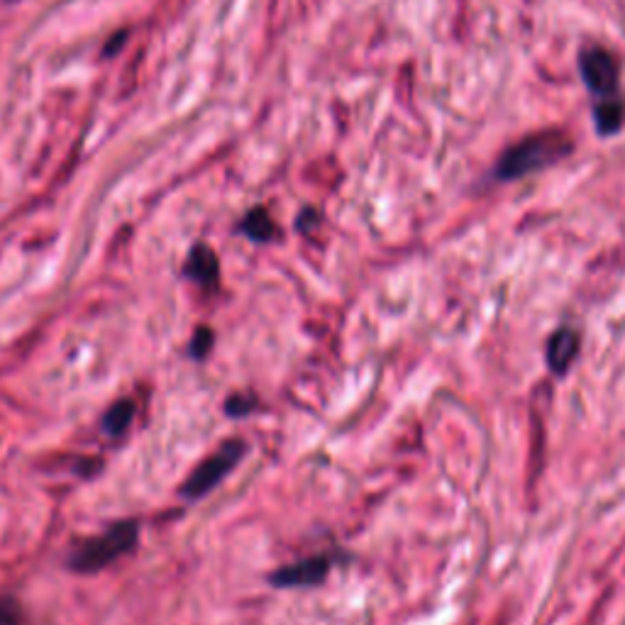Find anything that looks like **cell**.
<instances>
[{"mask_svg": "<svg viewBox=\"0 0 625 625\" xmlns=\"http://www.w3.org/2000/svg\"><path fill=\"white\" fill-rule=\"evenodd\" d=\"M579 71L591 96V113L599 135H616L625 123V96L621 91V62L611 49L586 44L579 52Z\"/></svg>", "mask_w": 625, "mask_h": 625, "instance_id": "1", "label": "cell"}, {"mask_svg": "<svg viewBox=\"0 0 625 625\" xmlns=\"http://www.w3.org/2000/svg\"><path fill=\"white\" fill-rule=\"evenodd\" d=\"M572 147V137L562 130H545L525 137L501 154L499 164H496V179L516 181L552 167V164L562 162L572 152Z\"/></svg>", "mask_w": 625, "mask_h": 625, "instance_id": "2", "label": "cell"}, {"mask_svg": "<svg viewBox=\"0 0 625 625\" xmlns=\"http://www.w3.org/2000/svg\"><path fill=\"white\" fill-rule=\"evenodd\" d=\"M140 540V528L135 521H118L103 530L96 538L86 540L74 555L69 557L71 572L76 574H96L101 569L110 567L120 557L130 555Z\"/></svg>", "mask_w": 625, "mask_h": 625, "instance_id": "3", "label": "cell"}, {"mask_svg": "<svg viewBox=\"0 0 625 625\" xmlns=\"http://www.w3.org/2000/svg\"><path fill=\"white\" fill-rule=\"evenodd\" d=\"M247 445L242 440H228L223 447H218V452H213L208 459H203L196 469L191 472V477L186 479V484L181 486V496L188 501H198L203 496L210 494L215 486L220 484L232 469L240 464V459L245 457Z\"/></svg>", "mask_w": 625, "mask_h": 625, "instance_id": "4", "label": "cell"}, {"mask_svg": "<svg viewBox=\"0 0 625 625\" xmlns=\"http://www.w3.org/2000/svg\"><path fill=\"white\" fill-rule=\"evenodd\" d=\"M330 567H333V560L328 555H315L308 557V560L286 564V567L276 569L269 577V582L279 589H293V586H315L320 582H325L328 577Z\"/></svg>", "mask_w": 625, "mask_h": 625, "instance_id": "5", "label": "cell"}, {"mask_svg": "<svg viewBox=\"0 0 625 625\" xmlns=\"http://www.w3.org/2000/svg\"><path fill=\"white\" fill-rule=\"evenodd\" d=\"M184 274L191 281H196V284L206 286V289H213L220 279L218 257H215V252L210 250V247L196 245L191 250V254H188Z\"/></svg>", "mask_w": 625, "mask_h": 625, "instance_id": "6", "label": "cell"}, {"mask_svg": "<svg viewBox=\"0 0 625 625\" xmlns=\"http://www.w3.org/2000/svg\"><path fill=\"white\" fill-rule=\"evenodd\" d=\"M577 350H579L577 335L567 328L557 330V333L550 337V342H547V362H550L552 372L557 374L567 372V367L572 364Z\"/></svg>", "mask_w": 625, "mask_h": 625, "instance_id": "7", "label": "cell"}, {"mask_svg": "<svg viewBox=\"0 0 625 625\" xmlns=\"http://www.w3.org/2000/svg\"><path fill=\"white\" fill-rule=\"evenodd\" d=\"M137 406L132 398H120L113 406L108 408V413L103 416V430L110 438H120L127 428H130L132 418H135Z\"/></svg>", "mask_w": 625, "mask_h": 625, "instance_id": "8", "label": "cell"}, {"mask_svg": "<svg viewBox=\"0 0 625 625\" xmlns=\"http://www.w3.org/2000/svg\"><path fill=\"white\" fill-rule=\"evenodd\" d=\"M242 232L254 242H271L276 237V225L271 215L264 208H254L245 220H242Z\"/></svg>", "mask_w": 625, "mask_h": 625, "instance_id": "9", "label": "cell"}, {"mask_svg": "<svg viewBox=\"0 0 625 625\" xmlns=\"http://www.w3.org/2000/svg\"><path fill=\"white\" fill-rule=\"evenodd\" d=\"M257 408V398L254 396H245V394H235L225 401V413L230 418H245Z\"/></svg>", "mask_w": 625, "mask_h": 625, "instance_id": "10", "label": "cell"}, {"mask_svg": "<svg viewBox=\"0 0 625 625\" xmlns=\"http://www.w3.org/2000/svg\"><path fill=\"white\" fill-rule=\"evenodd\" d=\"M213 340H215L213 330L206 328V325H203V328H198L196 335H193V340H191V357L193 359L208 357L210 350H213Z\"/></svg>", "mask_w": 625, "mask_h": 625, "instance_id": "11", "label": "cell"}, {"mask_svg": "<svg viewBox=\"0 0 625 625\" xmlns=\"http://www.w3.org/2000/svg\"><path fill=\"white\" fill-rule=\"evenodd\" d=\"M0 625H22V608L13 596H0Z\"/></svg>", "mask_w": 625, "mask_h": 625, "instance_id": "12", "label": "cell"}]
</instances>
